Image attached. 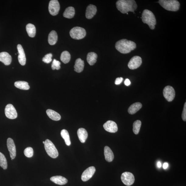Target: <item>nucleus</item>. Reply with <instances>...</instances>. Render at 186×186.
Masks as SVG:
<instances>
[{"label": "nucleus", "mask_w": 186, "mask_h": 186, "mask_svg": "<svg viewBox=\"0 0 186 186\" xmlns=\"http://www.w3.org/2000/svg\"><path fill=\"white\" fill-rule=\"evenodd\" d=\"M116 6L122 14H126L128 12H134L137 8V5L133 0H119L116 2Z\"/></svg>", "instance_id": "1"}, {"label": "nucleus", "mask_w": 186, "mask_h": 186, "mask_svg": "<svg viewBox=\"0 0 186 186\" xmlns=\"http://www.w3.org/2000/svg\"><path fill=\"white\" fill-rule=\"evenodd\" d=\"M115 47L120 53L127 54L136 48V44L134 42L128 40L126 39H122L117 42Z\"/></svg>", "instance_id": "2"}, {"label": "nucleus", "mask_w": 186, "mask_h": 186, "mask_svg": "<svg viewBox=\"0 0 186 186\" xmlns=\"http://www.w3.org/2000/svg\"><path fill=\"white\" fill-rule=\"evenodd\" d=\"M141 18L142 22L147 24L151 30L154 29L156 23V19L153 13L150 10L148 9L144 10Z\"/></svg>", "instance_id": "3"}, {"label": "nucleus", "mask_w": 186, "mask_h": 186, "mask_svg": "<svg viewBox=\"0 0 186 186\" xmlns=\"http://www.w3.org/2000/svg\"><path fill=\"white\" fill-rule=\"evenodd\" d=\"M159 3L164 9L168 11L176 12L180 9V2L176 0H159Z\"/></svg>", "instance_id": "4"}, {"label": "nucleus", "mask_w": 186, "mask_h": 186, "mask_svg": "<svg viewBox=\"0 0 186 186\" xmlns=\"http://www.w3.org/2000/svg\"><path fill=\"white\" fill-rule=\"evenodd\" d=\"M44 146L46 153L51 158H56L58 156V151L51 141L48 139L46 140L44 144Z\"/></svg>", "instance_id": "5"}, {"label": "nucleus", "mask_w": 186, "mask_h": 186, "mask_svg": "<svg viewBox=\"0 0 186 186\" xmlns=\"http://www.w3.org/2000/svg\"><path fill=\"white\" fill-rule=\"evenodd\" d=\"M70 35L72 38L80 40L85 37L86 32L85 29L83 28L75 27L70 30Z\"/></svg>", "instance_id": "6"}, {"label": "nucleus", "mask_w": 186, "mask_h": 186, "mask_svg": "<svg viewBox=\"0 0 186 186\" xmlns=\"http://www.w3.org/2000/svg\"><path fill=\"white\" fill-rule=\"evenodd\" d=\"M163 94L165 99L169 102L174 100L175 95V91L173 87L171 86H167L164 89Z\"/></svg>", "instance_id": "7"}, {"label": "nucleus", "mask_w": 186, "mask_h": 186, "mask_svg": "<svg viewBox=\"0 0 186 186\" xmlns=\"http://www.w3.org/2000/svg\"><path fill=\"white\" fill-rule=\"evenodd\" d=\"M121 179L123 183L127 186L132 185L135 181L134 175L127 172L123 173L121 175Z\"/></svg>", "instance_id": "8"}, {"label": "nucleus", "mask_w": 186, "mask_h": 186, "mask_svg": "<svg viewBox=\"0 0 186 186\" xmlns=\"http://www.w3.org/2000/svg\"><path fill=\"white\" fill-rule=\"evenodd\" d=\"M5 111L6 117L9 119H15L17 117L16 110L12 104H9L7 105L5 107Z\"/></svg>", "instance_id": "9"}, {"label": "nucleus", "mask_w": 186, "mask_h": 186, "mask_svg": "<svg viewBox=\"0 0 186 186\" xmlns=\"http://www.w3.org/2000/svg\"><path fill=\"white\" fill-rule=\"evenodd\" d=\"M49 11L52 16H56L58 14L60 9V4L58 1L51 0L49 5Z\"/></svg>", "instance_id": "10"}, {"label": "nucleus", "mask_w": 186, "mask_h": 186, "mask_svg": "<svg viewBox=\"0 0 186 186\" xmlns=\"http://www.w3.org/2000/svg\"><path fill=\"white\" fill-rule=\"evenodd\" d=\"M142 63V58L139 56H135L131 59L128 64V67L131 69H135L140 67Z\"/></svg>", "instance_id": "11"}, {"label": "nucleus", "mask_w": 186, "mask_h": 186, "mask_svg": "<svg viewBox=\"0 0 186 186\" xmlns=\"http://www.w3.org/2000/svg\"><path fill=\"white\" fill-rule=\"evenodd\" d=\"M96 172V168L94 167H90L84 171L82 175V180L83 182L87 181L93 177Z\"/></svg>", "instance_id": "12"}, {"label": "nucleus", "mask_w": 186, "mask_h": 186, "mask_svg": "<svg viewBox=\"0 0 186 186\" xmlns=\"http://www.w3.org/2000/svg\"><path fill=\"white\" fill-rule=\"evenodd\" d=\"M7 146L9 152L10 156L12 160L16 156V149L14 141L11 138H9L7 140Z\"/></svg>", "instance_id": "13"}, {"label": "nucleus", "mask_w": 186, "mask_h": 186, "mask_svg": "<svg viewBox=\"0 0 186 186\" xmlns=\"http://www.w3.org/2000/svg\"><path fill=\"white\" fill-rule=\"evenodd\" d=\"M103 126L104 129L109 132L115 133L117 132L118 130L116 123L111 120H109L105 123Z\"/></svg>", "instance_id": "14"}, {"label": "nucleus", "mask_w": 186, "mask_h": 186, "mask_svg": "<svg viewBox=\"0 0 186 186\" xmlns=\"http://www.w3.org/2000/svg\"><path fill=\"white\" fill-rule=\"evenodd\" d=\"M18 51V61L21 65H24L26 63V58L24 50L21 44H18L17 46Z\"/></svg>", "instance_id": "15"}, {"label": "nucleus", "mask_w": 186, "mask_h": 186, "mask_svg": "<svg viewBox=\"0 0 186 186\" xmlns=\"http://www.w3.org/2000/svg\"><path fill=\"white\" fill-rule=\"evenodd\" d=\"M12 61V57L8 52H3L0 53V61L5 65H8L11 63Z\"/></svg>", "instance_id": "16"}, {"label": "nucleus", "mask_w": 186, "mask_h": 186, "mask_svg": "<svg viewBox=\"0 0 186 186\" xmlns=\"http://www.w3.org/2000/svg\"><path fill=\"white\" fill-rule=\"evenodd\" d=\"M97 12L96 7L90 4L87 7L86 10V17L88 19H91L95 16Z\"/></svg>", "instance_id": "17"}, {"label": "nucleus", "mask_w": 186, "mask_h": 186, "mask_svg": "<svg viewBox=\"0 0 186 186\" xmlns=\"http://www.w3.org/2000/svg\"><path fill=\"white\" fill-rule=\"evenodd\" d=\"M77 135L80 142L82 143H84L88 137L87 131L84 128H80L78 130Z\"/></svg>", "instance_id": "18"}, {"label": "nucleus", "mask_w": 186, "mask_h": 186, "mask_svg": "<svg viewBox=\"0 0 186 186\" xmlns=\"http://www.w3.org/2000/svg\"><path fill=\"white\" fill-rule=\"evenodd\" d=\"M104 155L106 160L108 162H111L114 159L113 153L108 146H106L104 148Z\"/></svg>", "instance_id": "19"}, {"label": "nucleus", "mask_w": 186, "mask_h": 186, "mask_svg": "<svg viewBox=\"0 0 186 186\" xmlns=\"http://www.w3.org/2000/svg\"><path fill=\"white\" fill-rule=\"evenodd\" d=\"M51 181L59 185H64L67 184L68 180L65 177L61 176H53L51 178Z\"/></svg>", "instance_id": "20"}, {"label": "nucleus", "mask_w": 186, "mask_h": 186, "mask_svg": "<svg viewBox=\"0 0 186 186\" xmlns=\"http://www.w3.org/2000/svg\"><path fill=\"white\" fill-rule=\"evenodd\" d=\"M84 62L80 58H78L76 60L74 65L75 71L78 73H80L83 71L84 68Z\"/></svg>", "instance_id": "21"}, {"label": "nucleus", "mask_w": 186, "mask_h": 186, "mask_svg": "<svg viewBox=\"0 0 186 186\" xmlns=\"http://www.w3.org/2000/svg\"><path fill=\"white\" fill-rule=\"evenodd\" d=\"M46 113L48 116L52 120L54 121H59L61 119V117L58 113L51 109L47 110Z\"/></svg>", "instance_id": "22"}, {"label": "nucleus", "mask_w": 186, "mask_h": 186, "mask_svg": "<svg viewBox=\"0 0 186 186\" xmlns=\"http://www.w3.org/2000/svg\"><path fill=\"white\" fill-rule=\"evenodd\" d=\"M142 104L140 103H136L133 104L129 107L128 110V112L131 114H133L138 112L142 108Z\"/></svg>", "instance_id": "23"}, {"label": "nucleus", "mask_w": 186, "mask_h": 186, "mask_svg": "<svg viewBox=\"0 0 186 186\" xmlns=\"http://www.w3.org/2000/svg\"><path fill=\"white\" fill-rule=\"evenodd\" d=\"M58 40V35L56 31L52 30L49 33L48 41L49 44L51 45H54L55 44Z\"/></svg>", "instance_id": "24"}, {"label": "nucleus", "mask_w": 186, "mask_h": 186, "mask_svg": "<svg viewBox=\"0 0 186 186\" xmlns=\"http://www.w3.org/2000/svg\"><path fill=\"white\" fill-rule=\"evenodd\" d=\"M97 55L95 52H89L88 54L87 58L88 63L91 65H94L97 61Z\"/></svg>", "instance_id": "25"}, {"label": "nucleus", "mask_w": 186, "mask_h": 186, "mask_svg": "<svg viewBox=\"0 0 186 186\" xmlns=\"http://www.w3.org/2000/svg\"><path fill=\"white\" fill-rule=\"evenodd\" d=\"M26 30L29 36L30 37H34L36 33V28L34 25L28 23L26 26Z\"/></svg>", "instance_id": "26"}, {"label": "nucleus", "mask_w": 186, "mask_h": 186, "mask_svg": "<svg viewBox=\"0 0 186 186\" xmlns=\"http://www.w3.org/2000/svg\"><path fill=\"white\" fill-rule=\"evenodd\" d=\"M14 85L16 87L22 90H28L30 89L28 83L24 81H17L15 82Z\"/></svg>", "instance_id": "27"}, {"label": "nucleus", "mask_w": 186, "mask_h": 186, "mask_svg": "<svg viewBox=\"0 0 186 186\" xmlns=\"http://www.w3.org/2000/svg\"><path fill=\"white\" fill-rule=\"evenodd\" d=\"M75 15V10L74 8L72 7H69L65 10L63 16L65 18L71 19L74 17Z\"/></svg>", "instance_id": "28"}, {"label": "nucleus", "mask_w": 186, "mask_h": 186, "mask_svg": "<svg viewBox=\"0 0 186 186\" xmlns=\"http://www.w3.org/2000/svg\"><path fill=\"white\" fill-rule=\"evenodd\" d=\"M61 135L64 140L66 145L68 146H70L71 143L69 133L68 131L65 129L62 130L61 132Z\"/></svg>", "instance_id": "29"}, {"label": "nucleus", "mask_w": 186, "mask_h": 186, "mask_svg": "<svg viewBox=\"0 0 186 186\" xmlns=\"http://www.w3.org/2000/svg\"><path fill=\"white\" fill-rule=\"evenodd\" d=\"M71 56L69 52L65 51L62 52L61 55V59L64 64L68 63L70 60Z\"/></svg>", "instance_id": "30"}, {"label": "nucleus", "mask_w": 186, "mask_h": 186, "mask_svg": "<svg viewBox=\"0 0 186 186\" xmlns=\"http://www.w3.org/2000/svg\"><path fill=\"white\" fill-rule=\"evenodd\" d=\"M0 166L4 170L7 168V160L3 154L0 152Z\"/></svg>", "instance_id": "31"}, {"label": "nucleus", "mask_w": 186, "mask_h": 186, "mask_svg": "<svg viewBox=\"0 0 186 186\" xmlns=\"http://www.w3.org/2000/svg\"><path fill=\"white\" fill-rule=\"evenodd\" d=\"M141 125L140 120H136L133 124V132L135 135H138L140 132Z\"/></svg>", "instance_id": "32"}, {"label": "nucleus", "mask_w": 186, "mask_h": 186, "mask_svg": "<svg viewBox=\"0 0 186 186\" xmlns=\"http://www.w3.org/2000/svg\"><path fill=\"white\" fill-rule=\"evenodd\" d=\"M25 155L28 158H31L33 156V151L32 148L29 147L25 149L24 151Z\"/></svg>", "instance_id": "33"}, {"label": "nucleus", "mask_w": 186, "mask_h": 186, "mask_svg": "<svg viewBox=\"0 0 186 186\" xmlns=\"http://www.w3.org/2000/svg\"><path fill=\"white\" fill-rule=\"evenodd\" d=\"M61 63L59 61H57L56 59H54L52 62L51 68L52 70H54L56 69L58 70L61 69Z\"/></svg>", "instance_id": "34"}, {"label": "nucleus", "mask_w": 186, "mask_h": 186, "mask_svg": "<svg viewBox=\"0 0 186 186\" xmlns=\"http://www.w3.org/2000/svg\"><path fill=\"white\" fill-rule=\"evenodd\" d=\"M52 55L51 53L47 54L43 58V61L47 64L50 63L52 61Z\"/></svg>", "instance_id": "35"}, {"label": "nucleus", "mask_w": 186, "mask_h": 186, "mask_svg": "<svg viewBox=\"0 0 186 186\" xmlns=\"http://www.w3.org/2000/svg\"><path fill=\"white\" fill-rule=\"evenodd\" d=\"M182 117L183 120L184 121H186V103L184 104V108L182 112Z\"/></svg>", "instance_id": "36"}, {"label": "nucleus", "mask_w": 186, "mask_h": 186, "mask_svg": "<svg viewBox=\"0 0 186 186\" xmlns=\"http://www.w3.org/2000/svg\"><path fill=\"white\" fill-rule=\"evenodd\" d=\"M123 80H124V79L122 77L118 78H116L115 82V84L116 85H120V84L122 83Z\"/></svg>", "instance_id": "37"}, {"label": "nucleus", "mask_w": 186, "mask_h": 186, "mask_svg": "<svg viewBox=\"0 0 186 186\" xmlns=\"http://www.w3.org/2000/svg\"><path fill=\"white\" fill-rule=\"evenodd\" d=\"M124 83L125 86H128L130 85L131 82L128 79H126Z\"/></svg>", "instance_id": "38"}, {"label": "nucleus", "mask_w": 186, "mask_h": 186, "mask_svg": "<svg viewBox=\"0 0 186 186\" xmlns=\"http://www.w3.org/2000/svg\"><path fill=\"white\" fill-rule=\"evenodd\" d=\"M169 167V164L167 162H165L163 164V168L164 169H167V167Z\"/></svg>", "instance_id": "39"}, {"label": "nucleus", "mask_w": 186, "mask_h": 186, "mask_svg": "<svg viewBox=\"0 0 186 186\" xmlns=\"http://www.w3.org/2000/svg\"><path fill=\"white\" fill-rule=\"evenodd\" d=\"M157 167H158V168H160L161 167L162 164L160 162H158V163H157Z\"/></svg>", "instance_id": "40"}, {"label": "nucleus", "mask_w": 186, "mask_h": 186, "mask_svg": "<svg viewBox=\"0 0 186 186\" xmlns=\"http://www.w3.org/2000/svg\"><path fill=\"white\" fill-rule=\"evenodd\" d=\"M44 143H45V141H43V143L44 144Z\"/></svg>", "instance_id": "41"}]
</instances>
